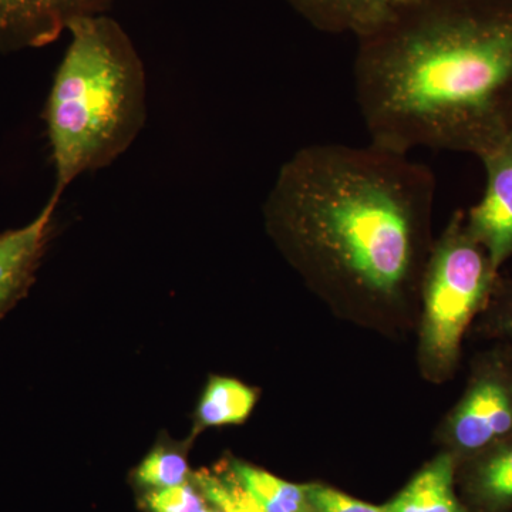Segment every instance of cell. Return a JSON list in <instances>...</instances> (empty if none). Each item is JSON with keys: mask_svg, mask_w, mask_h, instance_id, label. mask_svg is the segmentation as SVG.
<instances>
[{"mask_svg": "<svg viewBox=\"0 0 512 512\" xmlns=\"http://www.w3.org/2000/svg\"><path fill=\"white\" fill-rule=\"evenodd\" d=\"M146 501L151 512H201L207 507L204 495L188 483L158 488L147 495Z\"/></svg>", "mask_w": 512, "mask_h": 512, "instance_id": "16", "label": "cell"}, {"mask_svg": "<svg viewBox=\"0 0 512 512\" xmlns=\"http://www.w3.org/2000/svg\"><path fill=\"white\" fill-rule=\"evenodd\" d=\"M495 330L512 339V291L508 295V301L503 306V311L498 313L497 320H495Z\"/></svg>", "mask_w": 512, "mask_h": 512, "instance_id": "18", "label": "cell"}, {"mask_svg": "<svg viewBox=\"0 0 512 512\" xmlns=\"http://www.w3.org/2000/svg\"><path fill=\"white\" fill-rule=\"evenodd\" d=\"M454 460L441 454L389 504L387 512H466L454 494Z\"/></svg>", "mask_w": 512, "mask_h": 512, "instance_id": "10", "label": "cell"}, {"mask_svg": "<svg viewBox=\"0 0 512 512\" xmlns=\"http://www.w3.org/2000/svg\"><path fill=\"white\" fill-rule=\"evenodd\" d=\"M313 28L352 33L357 40L383 28L412 0H286Z\"/></svg>", "mask_w": 512, "mask_h": 512, "instance_id": "9", "label": "cell"}, {"mask_svg": "<svg viewBox=\"0 0 512 512\" xmlns=\"http://www.w3.org/2000/svg\"><path fill=\"white\" fill-rule=\"evenodd\" d=\"M256 392L247 384L229 377H212L197 407L200 429L241 424L251 416Z\"/></svg>", "mask_w": 512, "mask_h": 512, "instance_id": "11", "label": "cell"}, {"mask_svg": "<svg viewBox=\"0 0 512 512\" xmlns=\"http://www.w3.org/2000/svg\"><path fill=\"white\" fill-rule=\"evenodd\" d=\"M231 467L265 512H315L309 503L305 485L288 483L239 461Z\"/></svg>", "mask_w": 512, "mask_h": 512, "instance_id": "12", "label": "cell"}, {"mask_svg": "<svg viewBox=\"0 0 512 512\" xmlns=\"http://www.w3.org/2000/svg\"><path fill=\"white\" fill-rule=\"evenodd\" d=\"M70 45L45 120L60 195L77 177L126 153L147 119V77L133 40L106 13L70 23Z\"/></svg>", "mask_w": 512, "mask_h": 512, "instance_id": "3", "label": "cell"}, {"mask_svg": "<svg viewBox=\"0 0 512 512\" xmlns=\"http://www.w3.org/2000/svg\"><path fill=\"white\" fill-rule=\"evenodd\" d=\"M424 274V350L437 369L447 370L456 365L464 332L497 276L460 212L431 251Z\"/></svg>", "mask_w": 512, "mask_h": 512, "instance_id": "4", "label": "cell"}, {"mask_svg": "<svg viewBox=\"0 0 512 512\" xmlns=\"http://www.w3.org/2000/svg\"><path fill=\"white\" fill-rule=\"evenodd\" d=\"M434 194L433 171L409 154L315 144L282 165L265 217L313 275L392 299L416 276Z\"/></svg>", "mask_w": 512, "mask_h": 512, "instance_id": "2", "label": "cell"}, {"mask_svg": "<svg viewBox=\"0 0 512 512\" xmlns=\"http://www.w3.org/2000/svg\"><path fill=\"white\" fill-rule=\"evenodd\" d=\"M116 0H0V53L49 45L74 20L103 15Z\"/></svg>", "mask_w": 512, "mask_h": 512, "instance_id": "7", "label": "cell"}, {"mask_svg": "<svg viewBox=\"0 0 512 512\" xmlns=\"http://www.w3.org/2000/svg\"><path fill=\"white\" fill-rule=\"evenodd\" d=\"M353 82L375 146L483 156L512 128V0H412L359 39Z\"/></svg>", "mask_w": 512, "mask_h": 512, "instance_id": "1", "label": "cell"}, {"mask_svg": "<svg viewBox=\"0 0 512 512\" xmlns=\"http://www.w3.org/2000/svg\"><path fill=\"white\" fill-rule=\"evenodd\" d=\"M188 473L183 454L171 448L156 447L141 461L136 478L138 483L158 490L187 483Z\"/></svg>", "mask_w": 512, "mask_h": 512, "instance_id": "15", "label": "cell"}, {"mask_svg": "<svg viewBox=\"0 0 512 512\" xmlns=\"http://www.w3.org/2000/svg\"><path fill=\"white\" fill-rule=\"evenodd\" d=\"M473 474L477 500L490 510L512 505V437L484 451Z\"/></svg>", "mask_w": 512, "mask_h": 512, "instance_id": "13", "label": "cell"}, {"mask_svg": "<svg viewBox=\"0 0 512 512\" xmlns=\"http://www.w3.org/2000/svg\"><path fill=\"white\" fill-rule=\"evenodd\" d=\"M480 158L487 185L483 200L468 214L466 229L498 272L512 256V128Z\"/></svg>", "mask_w": 512, "mask_h": 512, "instance_id": "6", "label": "cell"}, {"mask_svg": "<svg viewBox=\"0 0 512 512\" xmlns=\"http://www.w3.org/2000/svg\"><path fill=\"white\" fill-rule=\"evenodd\" d=\"M201 512H224V511H221L220 508H217V507H214V508L205 507L204 510H202Z\"/></svg>", "mask_w": 512, "mask_h": 512, "instance_id": "19", "label": "cell"}, {"mask_svg": "<svg viewBox=\"0 0 512 512\" xmlns=\"http://www.w3.org/2000/svg\"><path fill=\"white\" fill-rule=\"evenodd\" d=\"M458 450L481 454L512 437V375L491 363L474 377L448 424Z\"/></svg>", "mask_w": 512, "mask_h": 512, "instance_id": "5", "label": "cell"}, {"mask_svg": "<svg viewBox=\"0 0 512 512\" xmlns=\"http://www.w3.org/2000/svg\"><path fill=\"white\" fill-rule=\"evenodd\" d=\"M205 501L224 512H265L232 467L221 473L201 470L195 474Z\"/></svg>", "mask_w": 512, "mask_h": 512, "instance_id": "14", "label": "cell"}, {"mask_svg": "<svg viewBox=\"0 0 512 512\" xmlns=\"http://www.w3.org/2000/svg\"><path fill=\"white\" fill-rule=\"evenodd\" d=\"M309 503L315 512H387L365 501L356 500L326 485H305Z\"/></svg>", "mask_w": 512, "mask_h": 512, "instance_id": "17", "label": "cell"}, {"mask_svg": "<svg viewBox=\"0 0 512 512\" xmlns=\"http://www.w3.org/2000/svg\"><path fill=\"white\" fill-rule=\"evenodd\" d=\"M56 198L25 227L0 234V319L28 293L53 231Z\"/></svg>", "mask_w": 512, "mask_h": 512, "instance_id": "8", "label": "cell"}]
</instances>
